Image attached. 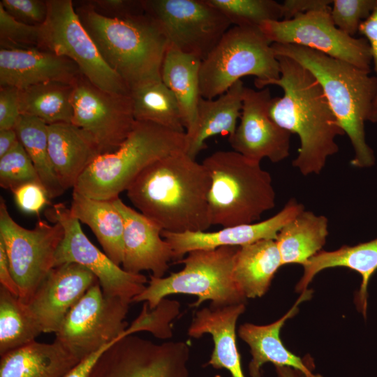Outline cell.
I'll return each mask as SVG.
<instances>
[{
  "mask_svg": "<svg viewBox=\"0 0 377 377\" xmlns=\"http://www.w3.org/2000/svg\"><path fill=\"white\" fill-rule=\"evenodd\" d=\"M277 59L279 77L258 89L276 85L283 89L281 97L272 98L269 114L279 126L299 137L293 167L304 176L318 175L327 158L338 152L336 138L345 133L314 75L291 58L278 55Z\"/></svg>",
  "mask_w": 377,
  "mask_h": 377,
  "instance_id": "cell-1",
  "label": "cell"
},
{
  "mask_svg": "<svg viewBox=\"0 0 377 377\" xmlns=\"http://www.w3.org/2000/svg\"><path fill=\"white\" fill-rule=\"evenodd\" d=\"M211 177L205 166L185 151L162 158L144 169L126 190L140 212L163 230L205 231L211 226Z\"/></svg>",
  "mask_w": 377,
  "mask_h": 377,
  "instance_id": "cell-2",
  "label": "cell"
},
{
  "mask_svg": "<svg viewBox=\"0 0 377 377\" xmlns=\"http://www.w3.org/2000/svg\"><path fill=\"white\" fill-rule=\"evenodd\" d=\"M272 47L276 56L293 59L317 79L353 146L350 164L360 168L373 166L376 158L366 141L364 126L377 93L376 77L370 71L305 47L279 43H272Z\"/></svg>",
  "mask_w": 377,
  "mask_h": 377,
  "instance_id": "cell-3",
  "label": "cell"
},
{
  "mask_svg": "<svg viewBox=\"0 0 377 377\" xmlns=\"http://www.w3.org/2000/svg\"><path fill=\"white\" fill-rule=\"evenodd\" d=\"M107 65L130 90L161 80V68L169 46L156 22L146 13L110 17L89 3L75 8Z\"/></svg>",
  "mask_w": 377,
  "mask_h": 377,
  "instance_id": "cell-4",
  "label": "cell"
},
{
  "mask_svg": "<svg viewBox=\"0 0 377 377\" xmlns=\"http://www.w3.org/2000/svg\"><path fill=\"white\" fill-rule=\"evenodd\" d=\"M186 144V133L135 120L122 144L114 151L99 154L73 191L98 200L119 198L144 169L162 158L185 151Z\"/></svg>",
  "mask_w": 377,
  "mask_h": 377,
  "instance_id": "cell-5",
  "label": "cell"
},
{
  "mask_svg": "<svg viewBox=\"0 0 377 377\" xmlns=\"http://www.w3.org/2000/svg\"><path fill=\"white\" fill-rule=\"evenodd\" d=\"M202 163L211 177L208 206L212 225L226 228L256 223L274 207L272 177L260 162L235 151H218Z\"/></svg>",
  "mask_w": 377,
  "mask_h": 377,
  "instance_id": "cell-6",
  "label": "cell"
},
{
  "mask_svg": "<svg viewBox=\"0 0 377 377\" xmlns=\"http://www.w3.org/2000/svg\"><path fill=\"white\" fill-rule=\"evenodd\" d=\"M237 246H221L188 252L178 262L184 268L168 276H150L148 286L133 302H144L149 309H155L165 297L173 294L195 295L192 306L198 307L211 301L213 308L244 303L246 298L233 278V265Z\"/></svg>",
  "mask_w": 377,
  "mask_h": 377,
  "instance_id": "cell-7",
  "label": "cell"
},
{
  "mask_svg": "<svg viewBox=\"0 0 377 377\" xmlns=\"http://www.w3.org/2000/svg\"><path fill=\"white\" fill-rule=\"evenodd\" d=\"M255 76L254 84L278 79L280 66L272 43L260 28L233 26L202 60L200 96L214 99L245 76Z\"/></svg>",
  "mask_w": 377,
  "mask_h": 377,
  "instance_id": "cell-8",
  "label": "cell"
},
{
  "mask_svg": "<svg viewBox=\"0 0 377 377\" xmlns=\"http://www.w3.org/2000/svg\"><path fill=\"white\" fill-rule=\"evenodd\" d=\"M47 14L40 25L38 48L72 60L81 73L98 88L131 94L125 82L102 58L82 25L71 0H48Z\"/></svg>",
  "mask_w": 377,
  "mask_h": 377,
  "instance_id": "cell-9",
  "label": "cell"
},
{
  "mask_svg": "<svg viewBox=\"0 0 377 377\" xmlns=\"http://www.w3.org/2000/svg\"><path fill=\"white\" fill-rule=\"evenodd\" d=\"M58 222L38 221L34 228L19 225L10 216L4 200H0V239L17 283L19 298L27 303L40 284L54 267L55 256L64 237Z\"/></svg>",
  "mask_w": 377,
  "mask_h": 377,
  "instance_id": "cell-10",
  "label": "cell"
},
{
  "mask_svg": "<svg viewBox=\"0 0 377 377\" xmlns=\"http://www.w3.org/2000/svg\"><path fill=\"white\" fill-rule=\"evenodd\" d=\"M129 303L104 295L99 282L92 286L71 308L55 340L81 361L105 345L128 335Z\"/></svg>",
  "mask_w": 377,
  "mask_h": 377,
  "instance_id": "cell-11",
  "label": "cell"
},
{
  "mask_svg": "<svg viewBox=\"0 0 377 377\" xmlns=\"http://www.w3.org/2000/svg\"><path fill=\"white\" fill-rule=\"evenodd\" d=\"M145 11L158 24L168 45L203 60L231 25L207 0H145Z\"/></svg>",
  "mask_w": 377,
  "mask_h": 377,
  "instance_id": "cell-12",
  "label": "cell"
},
{
  "mask_svg": "<svg viewBox=\"0 0 377 377\" xmlns=\"http://www.w3.org/2000/svg\"><path fill=\"white\" fill-rule=\"evenodd\" d=\"M330 9L311 10L290 20L265 21L259 28L271 43L305 47L370 71L372 58L368 41L337 28Z\"/></svg>",
  "mask_w": 377,
  "mask_h": 377,
  "instance_id": "cell-13",
  "label": "cell"
},
{
  "mask_svg": "<svg viewBox=\"0 0 377 377\" xmlns=\"http://www.w3.org/2000/svg\"><path fill=\"white\" fill-rule=\"evenodd\" d=\"M45 214L50 221L59 223L64 228L54 267L67 263L79 264L96 276L105 296L119 298L129 304L146 288L147 277L125 271L98 249L64 204L52 205Z\"/></svg>",
  "mask_w": 377,
  "mask_h": 377,
  "instance_id": "cell-14",
  "label": "cell"
},
{
  "mask_svg": "<svg viewBox=\"0 0 377 377\" xmlns=\"http://www.w3.org/2000/svg\"><path fill=\"white\" fill-rule=\"evenodd\" d=\"M189 357L186 342L156 343L133 334L108 348L89 377H190Z\"/></svg>",
  "mask_w": 377,
  "mask_h": 377,
  "instance_id": "cell-15",
  "label": "cell"
},
{
  "mask_svg": "<svg viewBox=\"0 0 377 377\" xmlns=\"http://www.w3.org/2000/svg\"><path fill=\"white\" fill-rule=\"evenodd\" d=\"M72 124L90 135L101 154L116 150L135 121L130 95L110 93L82 75L73 84Z\"/></svg>",
  "mask_w": 377,
  "mask_h": 377,
  "instance_id": "cell-16",
  "label": "cell"
},
{
  "mask_svg": "<svg viewBox=\"0 0 377 377\" xmlns=\"http://www.w3.org/2000/svg\"><path fill=\"white\" fill-rule=\"evenodd\" d=\"M272 98L268 87L256 91L245 87L240 121L228 138L235 151L260 163L265 158L278 163L290 154L291 133L270 117Z\"/></svg>",
  "mask_w": 377,
  "mask_h": 377,
  "instance_id": "cell-17",
  "label": "cell"
},
{
  "mask_svg": "<svg viewBox=\"0 0 377 377\" xmlns=\"http://www.w3.org/2000/svg\"><path fill=\"white\" fill-rule=\"evenodd\" d=\"M97 282L86 267L64 263L51 269L25 304L43 333H55L71 308Z\"/></svg>",
  "mask_w": 377,
  "mask_h": 377,
  "instance_id": "cell-18",
  "label": "cell"
},
{
  "mask_svg": "<svg viewBox=\"0 0 377 377\" xmlns=\"http://www.w3.org/2000/svg\"><path fill=\"white\" fill-rule=\"evenodd\" d=\"M304 209L301 203L290 199L281 211L263 221L223 228L214 232H172L163 230L161 236L170 245L175 258L180 259L194 250L240 247L260 240H275L280 230Z\"/></svg>",
  "mask_w": 377,
  "mask_h": 377,
  "instance_id": "cell-19",
  "label": "cell"
},
{
  "mask_svg": "<svg viewBox=\"0 0 377 377\" xmlns=\"http://www.w3.org/2000/svg\"><path fill=\"white\" fill-rule=\"evenodd\" d=\"M124 223L122 268L130 273L151 271L162 278L168 263L175 258L169 243L163 238V230L140 212L126 205L120 198L114 200Z\"/></svg>",
  "mask_w": 377,
  "mask_h": 377,
  "instance_id": "cell-20",
  "label": "cell"
},
{
  "mask_svg": "<svg viewBox=\"0 0 377 377\" xmlns=\"http://www.w3.org/2000/svg\"><path fill=\"white\" fill-rule=\"evenodd\" d=\"M71 59L38 47L0 48V86L19 89L52 82L74 84L82 75Z\"/></svg>",
  "mask_w": 377,
  "mask_h": 377,
  "instance_id": "cell-21",
  "label": "cell"
},
{
  "mask_svg": "<svg viewBox=\"0 0 377 377\" xmlns=\"http://www.w3.org/2000/svg\"><path fill=\"white\" fill-rule=\"evenodd\" d=\"M245 309L244 303L202 308L195 313L188 329L191 337L212 335L214 349L207 364L214 369L228 370L232 377H245L236 343L237 321Z\"/></svg>",
  "mask_w": 377,
  "mask_h": 377,
  "instance_id": "cell-22",
  "label": "cell"
},
{
  "mask_svg": "<svg viewBox=\"0 0 377 377\" xmlns=\"http://www.w3.org/2000/svg\"><path fill=\"white\" fill-rule=\"evenodd\" d=\"M311 291L304 290L295 304L283 317L265 325L244 323L239 326V337L250 347L252 359L249 364L251 377H261V368L270 362L276 367H287L302 372L306 377H320L311 371V364L293 354L283 344L279 333L286 320L298 311V304L311 297Z\"/></svg>",
  "mask_w": 377,
  "mask_h": 377,
  "instance_id": "cell-23",
  "label": "cell"
},
{
  "mask_svg": "<svg viewBox=\"0 0 377 377\" xmlns=\"http://www.w3.org/2000/svg\"><path fill=\"white\" fill-rule=\"evenodd\" d=\"M48 151L52 168L66 191L101 154L89 134L72 123L47 125Z\"/></svg>",
  "mask_w": 377,
  "mask_h": 377,
  "instance_id": "cell-24",
  "label": "cell"
},
{
  "mask_svg": "<svg viewBox=\"0 0 377 377\" xmlns=\"http://www.w3.org/2000/svg\"><path fill=\"white\" fill-rule=\"evenodd\" d=\"M245 86L242 80L214 99L200 97L193 126L186 132L185 152L195 159L206 149V140L218 134L231 136L240 118Z\"/></svg>",
  "mask_w": 377,
  "mask_h": 377,
  "instance_id": "cell-25",
  "label": "cell"
},
{
  "mask_svg": "<svg viewBox=\"0 0 377 377\" xmlns=\"http://www.w3.org/2000/svg\"><path fill=\"white\" fill-rule=\"evenodd\" d=\"M80 362L57 340L34 341L1 355L0 377H64Z\"/></svg>",
  "mask_w": 377,
  "mask_h": 377,
  "instance_id": "cell-26",
  "label": "cell"
},
{
  "mask_svg": "<svg viewBox=\"0 0 377 377\" xmlns=\"http://www.w3.org/2000/svg\"><path fill=\"white\" fill-rule=\"evenodd\" d=\"M304 274L296 286L297 292L306 290L309 283L320 271L343 267L358 272L362 283L356 295L358 309L366 316L367 287L371 276L377 270V238L355 246L344 245L334 251H320L303 265Z\"/></svg>",
  "mask_w": 377,
  "mask_h": 377,
  "instance_id": "cell-27",
  "label": "cell"
},
{
  "mask_svg": "<svg viewBox=\"0 0 377 377\" xmlns=\"http://www.w3.org/2000/svg\"><path fill=\"white\" fill-rule=\"evenodd\" d=\"M114 200L94 199L73 191L69 209L75 219L93 231L104 253L120 265L124 258V223Z\"/></svg>",
  "mask_w": 377,
  "mask_h": 377,
  "instance_id": "cell-28",
  "label": "cell"
},
{
  "mask_svg": "<svg viewBox=\"0 0 377 377\" xmlns=\"http://www.w3.org/2000/svg\"><path fill=\"white\" fill-rule=\"evenodd\" d=\"M281 256L274 239L260 240L238 248L233 265L234 280L246 297H262L280 267Z\"/></svg>",
  "mask_w": 377,
  "mask_h": 377,
  "instance_id": "cell-29",
  "label": "cell"
},
{
  "mask_svg": "<svg viewBox=\"0 0 377 377\" xmlns=\"http://www.w3.org/2000/svg\"><path fill=\"white\" fill-rule=\"evenodd\" d=\"M202 60L168 46L161 68V80L176 98L186 132L194 124L200 96Z\"/></svg>",
  "mask_w": 377,
  "mask_h": 377,
  "instance_id": "cell-30",
  "label": "cell"
},
{
  "mask_svg": "<svg viewBox=\"0 0 377 377\" xmlns=\"http://www.w3.org/2000/svg\"><path fill=\"white\" fill-rule=\"evenodd\" d=\"M328 233V220L325 216L302 211L280 230L275 239L282 265H304L321 251Z\"/></svg>",
  "mask_w": 377,
  "mask_h": 377,
  "instance_id": "cell-31",
  "label": "cell"
},
{
  "mask_svg": "<svg viewBox=\"0 0 377 377\" xmlns=\"http://www.w3.org/2000/svg\"><path fill=\"white\" fill-rule=\"evenodd\" d=\"M73 84L52 82L20 89L21 115L38 118L47 125L72 123Z\"/></svg>",
  "mask_w": 377,
  "mask_h": 377,
  "instance_id": "cell-32",
  "label": "cell"
},
{
  "mask_svg": "<svg viewBox=\"0 0 377 377\" xmlns=\"http://www.w3.org/2000/svg\"><path fill=\"white\" fill-rule=\"evenodd\" d=\"M131 96L135 120L186 133L177 101L162 80L131 89Z\"/></svg>",
  "mask_w": 377,
  "mask_h": 377,
  "instance_id": "cell-33",
  "label": "cell"
},
{
  "mask_svg": "<svg viewBox=\"0 0 377 377\" xmlns=\"http://www.w3.org/2000/svg\"><path fill=\"white\" fill-rule=\"evenodd\" d=\"M15 129L49 198L61 195L65 190L51 163L48 151L47 124L38 118L21 115Z\"/></svg>",
  "mask_w": 377,
  "mask_h": 377,
  "instance_id": "cell-34",
  "label": "cell"
},
{
  "mask_svg": "<svg viewBox=\"0 0 377 377\" xmlns=\"http://www.w3.org/2000/svg\"><path fill=\"white\" fill-rule=\"evenodd\" d=\"M43 333L40 327L18 297L0 287V355L22 347Z\"/></svg>",
  "mask_w": 377,
  "mask_h": 377,
  "instance_id": "cell-35",
  "label": "cell"
},
{
  "mask_svg": "<svg viewBox=\"0 0 377 377\" xmlns=\"http://www.w3.org/2000/svg\"><path fill=\"white\" fill-rule=\"evenodd\" d=\"M237 27L259 28L265 21L283 20L282 4L274 0H207Z\"/></svg>",
  "mask_w": 377,
  "mask_h": 377,
  "instance_id": "cell-36",
  "label": "cell"
},
{
  "mask_svg": "<svg viewBox=\"0 0 377 377\" xmlns=\"http://www.w3.org/2000/svg\"><path fill=\"white\" fill-rule=\"evenodd\" d=\"M30 182L41 184L31 158L20 142L11 151L0 157V186L12 191Z\"/></svg>",
  "mask_w": 377,
  "mask_h": 377,
  "instance_id": "cell-37",
  "label": "cell"
},
{
  "mask_svg": "<svg viewBox=\"0 0 377 377\" xmlns=\"http://www.w3.org/2000/svg\"><path fill=\"white\" fill-rule=\"evenodd\" d=\"M143 306L140 314L127 328L128 332L133 334L140 331H149L162 339L172 337L169 322L179 313V303L164 299L152 310L145 302Z\"/></svg>",
  "mask_w": 377,
  "mask_h": 377,
  "instance_id": "cell-38",
  "label": "cell"
},
{
  "mask_svg": "<svg viewBox=\"0 0 377 377\" xmlns=\"http://www.w3.org/2000/svg\"><path fill=\"white\" fill-rule=\"evenodd\" d=\"M377 0H333L330 15L335 26L354 36L360 24L371 15Z\"/></svg>",
  "mask_w": 377,
  "mask_h": 377,
  "instance_id": "cell-39",
  "label": "cell"
},
{
  "mask_svg": "<svg viewBox=\"0 0 377 377\" xmlns=\"http://www.w3.org/2000/svg\"><path fill=\"white\" fill-rule=\"evenodd\" d=\"M40 25L23 23L8 14L0 3L1 48L38 47Z\"/></svg>",
  "mask_w": 377,
  "mask_h": 377,
  "instance_id": "cell-40",
  "label": "cell"
},
{
  "mask_svg": "<svg viewBox=\"0 0 377 377\" xmlns=\"http://www.w3.org/2000/svg\"><path fill=\"white\" fill-rule=\"evenodd\" d=\"M0 3L12 17L27 24L41 25L47 17V1L1 0Z\"/></svg>",
  "mask_w": 377,
  "mask_h": 377,
  "instance_id": "cell-41",
  "label": "cell"
},
{
  "mask_svg": "<svg viewBox=\"0 0 377 377\" xmlns=\"http://www.w3.org/2000/svg\"><path fill=\"white\" fill-rule=\"evenodd\" d=\"M15 202L22 212L38 214L49 203V197L41 184L30 182L12 191Z\"/></svg>",
  "mask_w": 377,
  "mask_h": 377,
  "instance_id": "cell-42",
  "label": "cell"
},
{
  "mask_svg": "<svg viewBox=\"0 0 377 377\" xmlns=\"http://www.w3.org/2000/svg\"><path fill=\"white\" fill-rule=\"evenodd\" d=\"M20 116V89L0 87V130L15 128Z\"/></svg>",
  "mask_w": 377,
  "mask_h": 377,
  "instance_id": "cell-43",
  "label": "cell"
},
{
  "mask_svg": "<svg viewBox=\"0 0 377 377\" xmlns=\"http://www.w3.org/2000/svg\"><path fill=\"white\" fill-rule=\"evenodd\" d=\"M89 3L100 14L110 17H124L145 13L143 1L98 0Z\"/></svg>",
  "mask_w": 377,
  "mask_h": 377,
  "instance_id": "cell-44",
  "label": "cell"
},
{
  "mask_svg": "<svg viewBox=\"0 0 377 377\" xmlns=\"http://www.w3.org/2000/svg\"><path fill=\"white\" fill-rule=\"evenodd\" d=\"M368 41L377 78V4L371 15L360 26L359 32ZM369 121L377 123V93Z\"/></svg>",
  "mask_w": 377,
  "mask_h": 377,
  "instance_id": "cell-45",
  "label": "cell"
},
{
  "mask_svg": "<svg viewBox=\"0 0 377 377\" xmlns=\"http://www.w3.org/2000/svg\"><path fill=\"white\" fill-rule=\"evenodd\" d=\"M332 0H286L282 3L283 20H290L311 10L329 8Z\"/></svg>",
  "mask_w": 377,
  "mask_h": 377,
  "instance_id": "cell-46",
  "label": "cell"
},
{
  "mask_svg": "<svg viewBox=\"0 0 377 377\" xmlns=\"http://www.w3.org/2000/svg\"><path fill=\"white\" fill-rule=\"evenodd\" d=\"M0 283L16 297L20 296V290L11 273L8 256L3 242L0 239Z\"/></svg>",
  "mask_w": 377,
  "mask_h": 377,
  "instance_id": "cell-47",
  "label": "cell"
},
{
  "mask_svg": "<svg viewBox=\"0 0 377 377\" xmlns=\"http://www.w3.org/2000/svg\"><path fill=\"white\" fill-rule=\"evenodd\" d=\"M120 339V338H119ZM118 340V339H117ZM117 340L105 345L89 357L82 360L64 377H89L91 369L101 354Z\"/></svg>",
  "mask_w": 377,
  "mask_h": 377,
  "instance_id": "cell-48",
  "label": "cell"
},
{
  "mask_svg": "<svg viewBox=\"0 0 377 377\" xmlns=\"http://www.w3.org/2000/svg\"><path fill=\"white\" fill-rule=\"evenodd\" d=\"M19 143L15 128L0 130V157L11 151Z\"/></svg>",
  "mask_w": 377,
  "mask_h": 377,
  "instance_id": "cell-49",
  "label": "cell"
},
{
  "mask_svg": "<svg viewBox=\"0 0 377 377\" xmlns=\"http://www.w3.org/2000/svg\"><path fill=\"white\" fill-rule=\"evenodd\" d=\"M278 377H306L302 372L287 367H276Z\"/></svg>",
  "mask_w": 377,
  "mask_h": 377,
  "instance_id": "cell-50",
  "label": "cell"
},
{
  "mask_svg": "<svg viewBox=\"0 0 377 377\" xmlns=\"http://www.w3.org/2000/svg\"><path fill=\"white\" fill-rule=\"evenodd\" d=\"M214 377H221L220 375H216Z\"/></svg>",
  "mask_w": 377,
  "mask_h": 377,
  "instance_id": "cell-51",
  "label": "cell"
}]
</instances>
